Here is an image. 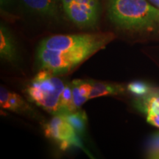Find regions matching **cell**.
I'll list each match as a JSON object with an SVG mask.
<instances>
[{
	"instance_id": "9",
	"label": "cell",
	"mask_w": 159,
	"mask_h": 159,
	"mask_svg": "<svg viewBox=\"0 0 159 159\" xmlns=\"http://www.w3.org/2000/svg\"><path fill=\"white\" fill-rule=\"evenodd\" d=\"M0 55L7 61H13L16 57L15 47L9 31L5 26L0 27Z\"/></svg>"
},
{
	"instance_id": "7",
	"label": "cell",
	"mask_w": 159,
	"mask_h": 159,
	"mask_svg": "<svg viewBox=\"0 0 159 159\" xmlns=\"http://www.w3.org/2000/svg\"><path fill=\"white\" fill-rule=\"evenodd\" d=\"M28 11L38 15L55 17L57 14V0H20Z\"/></svg>"
},
{
	"instance_id": "3",
	"label": "cell",
	"mask_w": 159,
	"mask_h": 159,
	"mask_svg": "<svg viewBox=\"0 0 159 159\" xmlns=\"http://www.w3.org/2000/svg\"><path fill=\"white\" fill-rule=\"evenodd\" d=\"M111 33L95 34L56 35L41 41L40 47L52 50L69 51L83 49H95L100 50L114 39Z\"/></svg>"
},
{
	"instance_id": "6",
	"label": "cell",
	"mask_w": 159,
	"mask_h": 159,
	"mask_svg": "<svg viewBox=\"0 0 159 159\" xmlns=\"http://www.w3.org/2000/svg\"><path fill=\"white\" fill-rule=\"evenodd\" d=\"M45 136L60 143V148L66 150L71 146L80 147V142L73 127L64 114H56L44 128Z\"/></svg>"
},
{
	"instance_id": "18",
	"label": "cell",
	"mask_w": 159,
	"mask_h": 159,
	"mask_svg": "<svg viewBox=\"0 0 159 159\" xmlns=\"http://www.w3.org/2000/svg\"><path fill=\"white\" fill-rule=\"evenodd\" d=\"M149 1L153 4V5L157 6L158 7H159V0H149Z\"/></svg>"
},
{
	"instance_id": "17",
	"label": "cell",
	"mask_w": 159,
	"mask_h": 159,
	"mask_svg": "<svg viewBox=\"0 0 159 159\" xmlns=\"http://www.w3.org/2000/svg\"><path fill=\"white\" fill-rule=\"evenodd\" d=\"M12 2H13V0H0V5H1L2 8L9 7Z\"/></svg>"
},
{
	"instance_id": "15",
	"label": "cell",
	"mask_w": 159,
	"mask_h": 159,
	"mask_svg": "<svg viewBox=\"0 0 159 159\" xmlns=\"http://www.w3.org/2000/svg\"><path fill=\"white\" fill-rule=\"evenodd\" d=\"M145 108L148 114H159V95L150 97L147 100Z\"/></svg>"
},
{
	"instance_id": "10",
	"label": "cell",
	"mask_w": 159,
	"mask_h": 159,
	"mask_svg": "<svg viewBox=\"0 0 159 159\" xmlns=\"http://www.w3.org/2000/svg\"><path fill=\"white\" fill-rule=\"evenodd\" d=\"M91 83L92 89L89 96V99L107 96V95H116L121 94L123 91V89L120 85H112L105 83L94 82V81H91Z\"/></svg>"
},
{
	"instance_id": "2",
	"label": "cell",
	"mask_w": 159,
	"mask_h": 159,
	"mask_svg": "<svg viewBox=\"0 0 159 159\" xmlns=\"http://www.w3.org/2000/svg\"><path fill=\"white\" fill-rule=\"evenodd\" d=\"M52 74L45 69L40 71L27 88V94L33 102L44 110L52 114H61V96L66 85Z\"/></svg>"
},
{
	"instance_id": "4",
	"label": "cell",
	"mask_w": 159,
	"mask_h": 159,
	"mask_svg": "<svg viewBox=\"0 0 159 159\" xmlns=\"http://www.w3.org/2000/svg\"><path fill=\"white\" fill-rule=\"evenodd\" d=\"M97 52L98 50L95 49L60 51L39 47L38 58L43 69L53 74H58L72 70Z\"/></svg>"
},
{
	"instance_id": "16",
	"label": "cell",
	"mask_w": 159,
	"mask_h": 159,
	"mask_svg": "<svg viewBox=\"0 0 159 159\" xmlns=\"http://www.w3.org/2000/svg\"><path fill=\"white\" fill-rule=\"evenodd\" d=\"M147 121L150 125L159 128V114H148Z\"/></svg>"
},
{
	"instance_id": "1",
	"label": "cell",
	"mask_w": 159,
	"mask_h": 159,
	"mask_svg": "<svg viewBox=\"0 0 159 159\" xmlns=\"http://www.w3.org/2000/svg\"><path fill=\"white\" fill-rule=\"evenodd\" d=\"M107 7L109 19L120 28L151 31L159 25V9L147 0H108Z\"/></svg>"
},
{
	"instance_id": "14",
	"label": "cell",
	"mask_w": 159,
	"mask_h": 159,
	"mask_svg": "<svg viewBox=\"0 0 159 159\" xmlns=\"http://www.w3.org/2000/svg\"><path fill=\"white\" fill-rule=\"evenodd\" d=\"M79 82H80V80H76L73 81L71 84V91H72L73 102H74V104L77 109L80 108L83 103L85 102L87 100H88V99L85 98L84 97H83L82 95H81L80 92Z\"/></svg>"
},
{
	"instance_id": "13",
	"label": "cell",
	"mask_w": 159,
	"mask_h": 159,
	"mask_svg": "<svg viewBox=\"0 0 159 159\" xmlns=\"http://www.w3.org/2000/svg\"><path fill=\"white\" fill-rule=\"evenodd\" d=\"M150 89L148 84L141 81L133 82L128 85V90L136 96H143L148 94Z\"/></svg>"
},
{
	"instance_id": "12",
	"label": "cell",
	"mask_w": 159,
	"mask_h": 159,
	"mask_svg": "<svg viewBox=\"0 0 159 159\" xmlns=\"http://www.w3.org/2000/svg\"><path fill=\"white\" fill-rule=\"evenodd\" d=\"M148 156L150 158L159 159V132L151 136L148 144Z\"/></svg>"
},
{
	"instance_id": "5",
	"label": "cell",
	"mask_w": 159,
	"mask_h": 159,
	"mask_svg": "<svg viewBox=\"0 0 159 159\" xmlns=\"http://www.w3.org/2000/svg\"><path fill=\"white\" fill-rule=\"evenodd\" d=\"M63 9L66 16L80 27H93L98 21V0H62Z\"/></svg>"
},
{
	"instance_id": "8",
	"label": "cell",
	"mask_w": 159,
	"mask_h": 159,
	"mask_svg": "<svg viewBox=\"0 0 159 159\" xmlns=\"http://www.w3.org/2000/svg\"><path fill=\"white\" fill-rule=\"evenodd\" d=\"M0 105L4 109L16 111H26L28 108L19 95L10 92L2 86L0 89Z\"/></svg>"
},
{
	"instance_id": "11",
	"label": "cell",
	"mask_w": 159,
	"mask_h": 159,
	"mask_svg": "<svg viewBox=\"0 0 159 159\" xmlns=\"http://www.w3.org/2000/svg\"><path fill=\"white\" fill-rule=\"evenodd\" d=\"M67 120L73 127L76 134H83L85 130L86 124V116L83 111H77L64 114Z\"/></svg>"
}]
</instances>
